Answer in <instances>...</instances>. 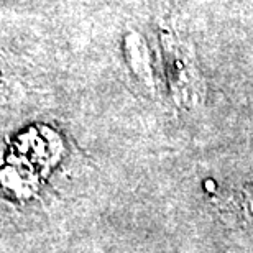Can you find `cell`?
<instances>
[{
    "mask_svg": "<svg viewBox=\"0 0 253 253\" xmlns=\"http://www.w3.org/2000/svg\"><path fill=\"white\" fill-rule=\"evenodd\" d=\"M235 209L240 219L253 227V184L240 189L239 197H235Z\"/></svg>",
    "mask_w": 253,
    "mask_h": 253,
    "instance_id": "6da1fadb",
    "label": "cell"
}]
</instances>
